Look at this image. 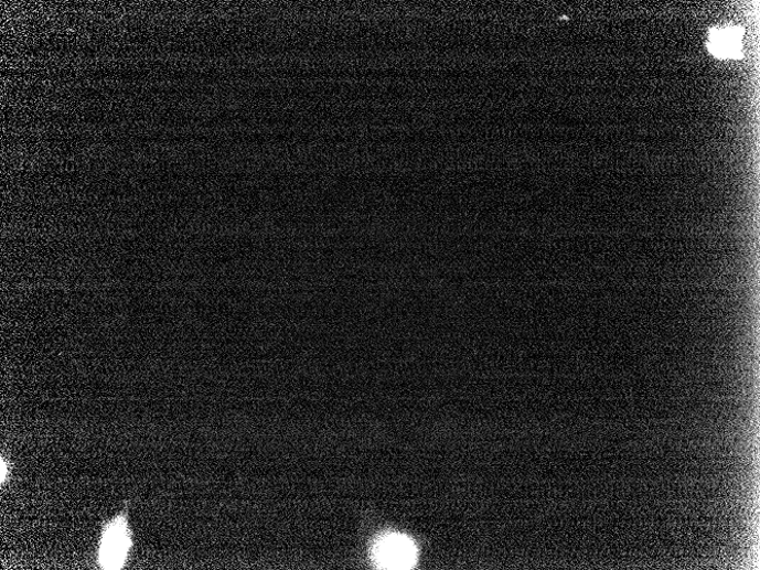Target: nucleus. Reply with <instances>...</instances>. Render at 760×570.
<instances>
[{
    "label": "nucleus",
    "instance_id": "obj_2",
    "mask_svg": "<svg viewBox=\"0 0 760 570\" xmlns=\"http://www.w3.org/2000/svg\"><path fill=\"white\" fill-rule=\"evenodd\" d=\"M416 542L402 533L387 531L373 544L371 559L377 569H413L418 562Z\"/></svg>",
    "mask_w": 760,
    "mask_h": 570
},
{
    "label": "nucleus",
    "instance_id": "obj_1",
    "mask_svg": "<svg viewBox=\"0 0 760 570\" xmlns=\"http://www.w3.org/2000/svg\"><path fill=\"white\" fill-rule=\"evenodd\" d=\"M133 547L128 507L103 525L97 561L100 569H122Z\"/></svg>",
    "mask_w": 760,
    "mask_h": 570
},
{
    "label": "nucleus",
    "instance_id": "obj_3",
    "mask_svg": "<svg viewBox=\"0 0 760 570\" xmlns=\"http://www.w3.org/2000/svg\"><path fill=\"white\" fill-rule=\"evenodd\" d=\"M743 29L728 26L713 29L709 34L708 50L719 60L742 57Z\"/></svg>",
    "mask_w": 760,
    "mask_h": 570
}]
</instances>
